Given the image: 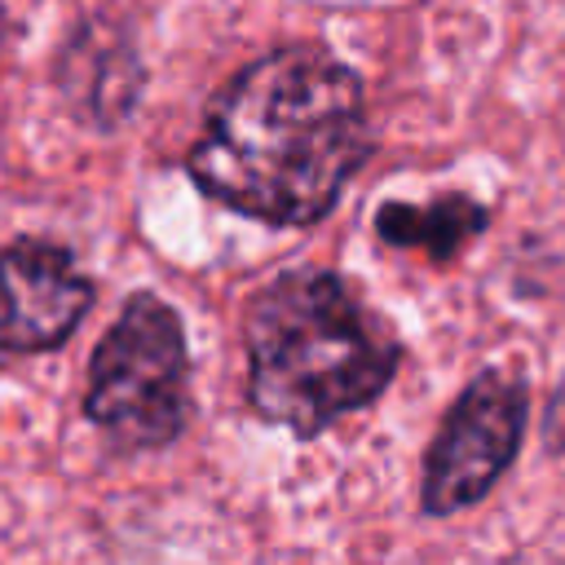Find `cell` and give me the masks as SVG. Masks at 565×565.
I'll return each instance as SVG.
<instances>
[{"label":"cell","instance_id":"3957f363","mask_svg":"<svg viewBox=\"0 0 565 565\" xmlns=\"http://www.w3.org/2000/svg\"><path fill=\"white\" fill-rule=\"evenodd\" d=\"M84 415L128 450L181 437L190 415V353L172 305L137 291L88 362Z\"/></svg>","mask_w":565,"mask_h":565},{"label":"cell","instance_id":"8992f818","mask_svg":"<svg viewBox=\"0 0 565 565\" xmlns=\"http://www.w3.org/2000/svg\"><path fill=\"white\" fill-rule=\"evenodd\" d=\"M490 212L481 203H472L468 194H441L428 207L415 203H384L375 212V230L384 243L393 247H415L433 260H455L481 230H486Z\"/></svg>","mask_w":565,"mask_h":565},{"label":"cell","instance_id":"6da1fadb","mask_svg":"<svg viewBox=\"0 0 565 565\" xmlns=\"http://www.w3.org/2000/svg\"><path fill=\"white\" fill-rule=\"evenodd\" d=\"M371 154L362 79L296 44L247 62L207 106L185 154L190 181L265 225L322 221Z\"/></svg>","mask_w":565,"mask_h":565},{"label":"cell","instance_id":"5b68a950","mask_svg":"<svg viewBox=\"0 0 565 565\" xmlns=\"http://www.w3.org/2000/svg\"><path fill=\"white\" fill-rule=\"evenodd\" d=\"M93 305V282L57 243L22 238L0 252V366L57 349Z\"/></svg>","mask_w":565,"mask_h":565},{"label":"cell","instance_id":"277c9868","mask_svg":"<svg viewBox=\"0 0 565 565\" xmlns=\"http://www.w3.org/2000/svg\"><path fill=\"white\" fill-rule=\"evenodd\" d=\"M525 406V384L503 371H481L455 397L424 459L419 508L428 516L472 508L490 494V486L508 472L521 450Z\"/></svg>","mask_w":565,"mask_h":565},{"label":"cell","instance_id":"52a82bcc","mask_svg":"<svg viewBox=\"0 0 565 565\" xmlns=\"http://www.w3.org/2000/svg\"><path fill=\"white\" fill-rule=\"evenodd\" d=\"M66 66H84L79 79H66V93L79 97L84 115L115 124L119 115L132 110L141 88V66L119 35H102L97 26H84L79 44L66 49Z\"/></svg>","mask_w":565,"mask_h":565},{"label":"cell","instance_id":"7a4b0ae2","mask_svg":"<svg viewBox=\"0 0 565 565\" xmlns=\"http://www.w3.org/2000/svg\"><path fill=\"white\" fill-rule=\"evenodd\" d=\"M243 331L247 406L296 437H318L340 415L371 406L402 362L393 331L327 269H287L265 282Z\"/></svg>","mask_w":565,"mask_h":565}]
</instances>
